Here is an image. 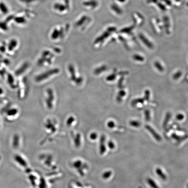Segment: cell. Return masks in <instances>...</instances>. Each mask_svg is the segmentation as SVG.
I'll list each match as a JSON object with an SVG mask.
<instances>
[{
    "label": "cell",
    "instance_id": "20",
    "mask_svg": "<svg viewBox=\"0 0 188 188\" xmlns=\"http://www.w3.org/2000/svg\"><path fill=\"white\" fill-rule=\"evenodd\" d=\"M157 4L158 6L159 7V8L161 9L162 11H164L166 10V8H165V6H164V5H163V4L159 3H158Z\"/></svg>",
    "mask_w": 188,
    "mask_h": 188
},
{
    "label": "cell",
    "instance_id": "5",
    "mask_svg": "<svg viewBox=\"0 0 188 188\" xmlns=\"http://www.w3.org/2000/svg\"><path fill=\"white\" fill-rule=\"evenodd\" d=\"M59 72V69H55L49 70V71H47L46 72L43 73L41 74L38 75L35 77V81L37 83L43 82L45 80H46L49 78V77H48L49 76V77L53 75L56 74Z\"/></svg>",
    "mask_w": 188,
    "mask_h": 188
},
{
    "label": "cell",
    "instance_id": "22",
    "mask_svg": "<svg viewBox=\"0 0 188 188\" xmlns=\"http://www.w3.org/2000/svg\"><path fill=\"white\" fill-rule=\"evenodd\" d=\"M150 92L149 90L145 91V98L147 100H149V98Z\"/></svg>",
    "mask_w": 188,
    "mask_h": 188
},
{
    "label": "cell",
    "instance_id": "27",
    "mask_svg": "<svg viewBox=\"0 0 188 188\" xmlns=\"http://www.w3.org/2000/svg\"><path fill=\"white\" fill-rule=\"evenodd\" d=\"M158 0H148L147 2L148 3H157Z\"/></svg>",
    "mask_w": 188,
    "mask_h": 188
},
{
    "label": "cell",
    "instance_id": "17",
    "mask_svg": "<svg viewBox=\"0 0 188 188\" xmlns=\"http://www.w3.org/2000/svg\"><path fill=\"white\" fill-rule=\"evenodd\" d=\"M181 76H182V72H180V71H178V72L176 73L173 76V78L174 79L176 80V79H178L179 78H180Z\"/></svg>",
    "mask_w": 188,
    "mask_h": 188
},
{
    "label": "cell",
    "instance_id": "12",
    "mask_svg": "<svg viewBox=\"0 0 188 188\" xmlns=\"http://www.w3.org/2000/svg\"><path fill=\"white\" fill-rule=\"evenodd\" d=\"M134 60L137 61H143L144 60V58L138 55H135L133 56Z\"/></svg>",
    "mask_w": 188,
    "mask_h": 188
},
{
    "label": "cell",
    "instance_id": "31",
    "mask_svg": "<svg viewBox=\"0 0 188 188\" xmlns=\"http://www.w3.org/2000/svg\"><path fill=\"white\" fill-rule=\"evenodd\" d=\"M187 6H188V3H187Z\"/></svg>",
    "mask_w": 188,
    "mask_h": 188
},
{
    "label": "cell",
    "instance_id": "14",
    "mask_svg": "<svg viewBox=\"0 0 188 188\" xmlns=\"http://www.w3.org/2000/svg\"><path fill=\"white\" fill-rule=\"evenodd\" d=\"M144 100L143 99H141V98H138V99H135L132 102V106H135L136 105V104L137 103H143Z\"/></svg>",
    "mask_w": 188,
    "mask_h": 188
},
{
    "label": "cell",
    "instance_id": "25",
    "mask_svg": "<svg viewBox=\"0 0 188 188\" xmlns=\"http://www.w3.org/2000/svg\"><path fill=\"white\" fill-rule=\"evenodd\" d=\"M162 1H163V2H165V3L168 5H171V4H172V3H171V2L170 0H162Z\"/></svg>",
    "mask_w": 188,
    "mask_h": 188
},
{
    "label": "cell",
    "instance_id": "3",
    "mask_svg": "<svg viewBox=\"0 0 188 188\" xmlns=\"http://www.w3.org/2000/svg\"><path fill=\"white\" fill-rule=\"evenodd\" d=\"M4 79L6 80L7 84L10 88L13 90H16L17 89L18 80L13 73H12L8 71L6 76L4 77Z\"/></svg>",
    "mask_w": 188,
    "mask_h": 188
},
{
    "label": "cell",
    "instance_id": "24",
    "mask_svg": "<svg viewBox=\"0 0 188 188\" xmlns=\"http://www.w3.org/2000/svg\"><path fill=\"white\" fill-rule=\"evenodd\" d=\"M167 115V116H166V118H165V121H164V125H165V124H166L167 123H168L169 120L170 119V113L168 114Z\"/></svg>",
    "mask_w": 188,
    "mask_h": 188
},
{
    "label": "cell",
    "instance_id": "9",
    "mask_svg": "<svg viewBox=\"0 0 188 188\" xmlns=\"http://www.w3.org/2000/svg\"><path fill=\"white\" fill-rule=\"evenodd\" d=\"M147 182L149 185L152 188H160L156 184V182L153 179L151 178L147 179Z\"/></svg>",
    "mask_w": 188,
    "mask_h": 188
},
{
    "label": "cell",
    "instance_id": "19",
    "mask_svg": "<svg viewBox=\"0 0 188 188\" xmlns=\"http://www.w3.org/2000/svg\"><path fill=\"white\" fill-rule=\"evenodd\" d=\"M4 94H5V91H4V88L0 86V97L4 96Z\"/></svg>",
    "mask_w": 188,
    "mask_h": 188
},
{
    "label": "cell",
    "instance_id": "16",
    "mask_svg": "<svg viewBox=\"0 0 188 188\" xmlns=\"http://www.w3.org/2000/svg\"><path fill=\"white\" fill-rule=\"evenodd\" d=\"M134 28V27L132 26L130 27L125 28V29L122 30L121 32H124V33H130L133 30Z\"/></svg>",
    "mask_w": 188,
    "mask_h": 188
},
{
    "label": "cell",
    "instance_id": "11",
    "mask_svg": "<svg viewBox=\"0 0 188 188\" xmlns=\"http://www.w3.org/2000/svg\"><path fill=\"white\" fill-rule=\"evenodd\" d=\"M20 140L19 135L18 134H15L13 137V144L14 145L18 144Z\"/></svg>",
    "mask_w": 188,
    "mask_h": 188
},
{
    "label": "cell",
    "instance_id": "10",
    "mask_svg": "<svg viewBox=\"0 0 188 188\" xmlns=\"http://www.w3.org/2000/svg\"><path fill=\"white\" fill-rule=\"evenodd\" d=\"M164 19V26H165V30L167 33H169V29H170V22H169V19L167 17H164L163 18Z\"/></svg>",
    "mask_w": 188,
    "mask_h": 188
},
{
    "label": "cell",
    "instance_id": "6",
    "mask_svg": "<svg viewBox=\"0 0 188 188\" xmlns=\"http://www.w3.org/2000/svg\"><path fill=\"white\" fill-rule=\"evenodd\" d=\"M145 128L151 133V134L153 135V137H154V138H155L156 140L158 141V142H160V141H161L162 138L157 133H156V132L152 128H151L150 126H149L148 125H146Z\"/></svg>",
    "mask_w": 188,
    "mask_h": 188
},
{
    "label": "cell",
    "instance_id": "13",
    "mask_svg": "<svg viewBox=\"0 0 188 188\" xmlns=\"http://www.w3.org/2000/svg\"><path fill=\"white\" fill-rule=\"evenodd\" d=\"M130 125L135 127H138L140 126V123L136 121H131L130 122Z\"/></svg>",
    "mask_w": 188,
    "mask_h": 188
},
{
    "label": "cell",
    "instance_id": "28",
    "mask_svg": "<svg viewBox=\"0 0 188 188\" xmlns=\"http://www.w3.org/2000/svg\"><path fill=\"white\" fill-rule=\"evenodd\" d=\"M118 1H119V2H125V1H126V0H118Z\"/></svg>",
    "mask_w": 188,
    "mask_h": 188
},
{
    "label": "cell",
    "instance_id": "2",
    "mask_svg": "<svg viewBox=\"0 0 188 188\" xmlns=\"http://www.w3.org/2000/svg\"><path fill=\"white\" fill-rule=\"evenodd\" d=\"M18 80L17 88L18 97L20 100H23L26 97L28 93V84L25 78H20Z\"/></svg>",
    "mask_w": 188,
    "mask_h": 188
},
{
    "label": "cell",
    "instance_id": "4",
    "mask_svg": "<svg viewBox=\"0 0 188 188\" xmlns=\"http://www.w3.org/2000/svg\"><path fill=\"white\" fill-rule=\"evenodd\" d=\"M29 68V65L27 62H24L17 67L14 70L13 74L17 78H20L23 76Z\"/></svg>",
    "mask_w": 188,
    "mask_h": 188
},
{
    "label": "cell",
    "instance_id": "30",
    "mask_svg": "<svg viewBox=\"0 0 188 188\" xmlns=\"http://www.w3.org/2000/svg\"><path fill=\"white\" fill-rule=\"evenodd\" d=\"M1 55H0V59H1V58H2V57L1 56Z\"/></svg>",
    "mask_w": 188,
    "mask_h": 188
},
{
    "label": "cell",
    "instance_id": "23",
    "mask_svg": "<svg viewBox=\"0 0 188 188\" xmlns=\"http://www.w3.org/2000/svg\"><path fill=\"white\" fill-rule=\"evenodd\" d=\"M113 8L118 13H119V14H121V13H122V12L121 10L119 8H117V6H114Z\"/></svg>",
    "mask_w": 188,
    "mask_h": 188
},
{
    "label": "cell",
    "instance_id": "26",
    "mask_svg": "<svg viewBox=\"0 0 188 188\" xmlns=\"http://www.w3.org/2000/svg\"><path fill=\"white\" fill-rule=\"evenodd\" d=\"M125 93L123 91H121L119 92V96H120L121 97H123V96H125Z\"/></svg>",
    "mask_w": 188,
    "mask_h": 188
},
{
    "label": "cell",
    "instance_id": "29",
    "mask_svg": "<svg viewBox=\"0 0 188 188\" xmlns=\"http://www.w3.org/2000/svg\"><path fill=\"white\" fill-rule=\"evenodd\" d=\"M1 124H2V118H1V117H0V127H1Z\"/></svg>",
    "mask_w": 188,
    "mask_h": 188
},
{
    "label": "cell",
    "instance_id": "21",
    "mask_svg": "<svg viewBox=\"0 0 188 188\" xmlns=\"http://www.w3.org/2000/svg\"><path fill=\"white\" fill-rule=\"evenodd\" d=\"M184 116L182 114H179L178 115H177L176 119L179 120H182L184 118Z\"/></svg>",
    "mask_w": 188,
    "mask_h": 188
},
{
    "label": "cell",
    "instance_id": "15",
    "mask_svg": "<svg viewBox=\"0 0 188 188\" xmlns=\"http://www.w3.org/2000/svg\"><path fill=\"white\" fill-rule=\"evenodd\" d=\"M155 67H156L157 69H158L160 71H163V68L162 66V65L159 63V62L156 61L155 63Z\"/></svg>",
    "mask_w": 188,
    "mask_h": 188
},
{
    "label": "cell",
    "instance_id": "1",
    "mask_svg": "<svg viewBox=\"0 0 188 188\" xmlns=\"http://www.w3.org/2000/svg\"><path fill=\"white\" fill-rule=\"evenodd\" d=\"M4 118L7 121L12 122L17 119L19 116L20 110L17 106L8 105L3 108Z\"/></svg>",
    "mask_w": 188,
    "mask_h": 188
},
{
    "label": "cell",
    "instance_id": "18",
    "mask_svg": "<svg viewBox=\"0 0 188 188\" xmlns=\"http://www.w3.org/2000/svg\"><path fill=\"white\" fill-rule=\"evenodd\" d=\"M145 118L146 120L149 121L150 118V112L149 110H145Z\"/></svg>",
    "mask_w": 188,
    "mask_h": 188
},
{
    "label": "cell",
    "instance_id": "8",
    "mask_svg": "<svg viewBox=\"0 0 188 188\" xmlns=\"http://www.w3.org/2000/svg\"><path fill=\"white\" fill-rule=\"evenodd\" d=\"M155 172H156L157 175L161 179H162V180H166L167 176L166 175L164 174L163 170L160 168H158L156 169V170H155Z\"/></svg>",
    "mask_w": 188,
    "mask_h": 188
},
{
    "label": "cell",
    "instance_id": "7",
    "mask_svg": "<svg viewBox=\"0 0 188 188\" xmlns=\"http://www.w3.org/2000/svg\"><path fill=\"white\" fill-rule=\"evenodd\" d=\"M139 37L140 39H141V41H143V43L145 44L146 46H147L149 48H150V49H153V44H152V43H151L150 41H149L148 39H147L145 36L143 35V34H140L139 35Z\"/></svg>",
    "mask_w": 188,
    "mask_h": 188
}]
</instances>
